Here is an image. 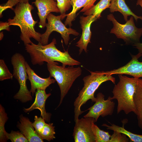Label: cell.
Returning <instances> with one entry per match:
<instances>
[{"label":"cell","mask_w":142,"mask_h":142,"mask_svg":"<svg viewBox=\"0 0 142 142\" xmlns=\"http://www.w3.org/2000/svg\"><path fill=\"white\" fill-rule=\"evenodd\" d=\"M107 18L112 22L113 25L110 33L114 34L118 38L122 39L126 45H132L140 43V38L142 36V28H139L135 26L133 16H131L124 24L119 23L112 14L108 15Z\"/></svg>","instance_id":"52a82bcc"},{"label":"cell","mask_w":142,"mask_h":142,"mask_svg":"<svg viewBox=\"0 0 142 142\" xmlns=\"http://www.w3.org/2000/svg\"><path fill=\"white\" fill-rule=\"evenodd\" d=\"M119 80L115 84L112 93L113 96L110 99H115L117 102V114L121 111L128 114L133 112L136 115L137 112L133 100L138 78H130L122 74H119Z\"/></svg>","instance_id":"277c9868"},{"label":"cell","mask_w":142,"mask_h":142,"mask_svg":"<svg viewBox=\"0 0 142 142\" xmlns=\"http://www.w3.org/2000/svg\"><path fill=\"white\" fill-rule=\"evenodd\" d=\"M55 126L53 123H46L39 136L43 140L50 141L55 138Z\"/></svg>","instance_id":"cb8c5ba5"},{"label":"cell","mask_w":142,"mask_h":142,"mask_svg":"<svg viewBox=\"0 0 142 142\" xmlns=\"http://www.w3.org/2000/svg\"><path fill=\"white\" fill-rule=\"evenodd\" d=\"M4 35L3 32H1L0 33V40H1L3 37Z\"/></svg>","instance_id":"e575fe53"},{"label":"cell","mask_w":142,"mask_h":142,"mask_svg":"<svg viewBox=\"0 0 142 142\" xmlns=\"http://www.w3.org/2000/svg\"><path fill=\"white\" fill-rule=\"evenodd\" d=\"M130 139L124 134L116 131L111 135L109 142H128Z\"/></svg>","instance_id":"83f0119b"},{"label":"cell","mask_w":142,"mask_h":142,"mask_svg":"<svg viewBox=\"0 0 142 142\" xmlns=\"http://www.w3.org/2000/svg\"><path fill=\"white\" fill-rule=\"evenodd\" d=\"M67 16L65 13L57 16L51 13L48 15L47 18L48 23L45 26L46 30L44 33L41 35L40 42L42 45L48 44L49 36L53 31H56L61 34L66 45L69 43L70 34L75 36L79 35V34L78 32L71 28H67L61 21V20Z\"/></svg>","instance_id":"ba28073f"},{"label":"cell","mask_w":142,"mask_h":142,"mask_svg":"<svg viewBox=\"0 0 142 142\" xmlns=\"http://www.w3.org/2000/svg\"><path fill=\"white\" fill-rule=\"evenodd\" d=\"M19 3H26L30 0H17Z\"/></svg>","instance_id":"836d02e7"},{"label":"cell","mask_w":142,"mask_h":142,"mask_svg":"<svg viewBox=\"0 0 142 142\" xmlns=\"http://www.w3.org/2000/svg\"><path fill=\"white\" fill-rule=\"evenodd\" d=\"M9 25L8 22H1L0 23V30H6L8 31L10 30Z\"/></svg>","instance_id":"4dcf8cb0"},{"label":"cell","mask_w":142,"mask_h":142,"mask_svg":"<svg viewBox=\"0 0 142 142\" xmlns=\"http://www.w3.org/2000/svg\"><path fill=\"white\" fill-rule=\"evenodd\" d=\"M47 65L49 72V77L54 78L60 89V100L58 107L62 103L74 81L81 74L82 69L80 67L69 66L66 67L63 64L59 66L48 63Z\"/></svg>","instance_id":"5b68a950"},{"label":"cell","mask_w":142,"mask_h":142,"mask_svg":"<svg viewBox=\"0 0 142 142\" xmlns=\"http://www.w3.org/2000/svg\"><path fill=\"white\" fill-rule=\"evenodd\" d=\"M135 48L138 49V54L140 57L142 56V43H135L132 45Z\"/></svg>","instance_id":"1f68e13d"},{"label":"cell","mask_w":142,"mask_h":142,"mask_svg":"<svg viewBox=\"0 0 142 142\" xmlns=\"http://www.w3.org/2000/svg\"><path fill=\"white\" fill-rule=\"evenodd\" d=\"M8 117L5 110L1 104H0V142H7L6 133V132L4 128L5 123L7 121Z\"/></svg>","instance_id":"603a6c76"},{"label":"cell","mask_w":142,"mask_h":142,"mask_svg":"<svg viewBox=\"0 0 142 142\" xmlns=\"http://www.w3.org/2000/svg\"><path fill=\"white\" fill-rule=\"evenodd\" d=\"M97 0H71L73 9L71 12L67 14V18L64 22L65 26L68 25L71 27L72 25V22L75 19L77 12L83 7L80 12H84L93 7Z\"/></svg>","instance_id":"e0dca14e"},{"label":"cell","mask_w":142,"mask_h":142,"mask_svg":"<svg viewBox=\"0 0 142 142\" xmlns=\"http://www.w3.org/2000/svg\"><path fill=\"white\" fill-rule=\"evenodd\" d=\"M131 55V60L126 65L116 69L105 71V73L109 75L125 74L135 78L142 77V62L138 60L140 56L138 54Z\"/></svg>","instance_id":"8fae6325"},{"label":"cell","mask_w":142,"mask_h":142,"mask_svg":"<svg viewBox=\"0 0 142 142\" xmlns=\"http://www.w3.org/2000/svg\"><path fill=\"white\" fill-rule=\"evenodd\" d=\"M35 95L36 98L34 103L29 108H24L23 110L24 112L28 113L35 109H38L40 112L41 116L46 122L49 123L52 114L46 112L45 105L47 99L51 95V94H47L45 90L38 89L37 90Z\"/></svg>","instance_id":"9a60e30c"},{"label":"cell","mask_w":142,"mask_h":142,"mask_svg":"<svg viewBox=\"0 0 142 142\" xmlns=\"http://www.w3.org/2000/svg\"><path fill=\"white\" fill-rule=\"evenodd\" d=\"M34 8L29 2L19 3L13 10L15 16L13 19L8 20L10 26L19 27L21 32L20 38L25 45L32 42L30 39L31 38L38 42L41 40V34L36 32L34 28L38 21H34L32 16L31 12Z\"/></svg>","instance_id":"7a4b0ae2"},{"label":"cell","mask_w":142,"mask_h":142,"mask_svg":"<svg viewBox=\"0 0 142 142\" xmlns=\"http://www.w3.org/2000/svg\"><path fill=\"white\" fill-rule=\"evenodd\" d=\"M109 8L111 13L115 12H120L126 22L128 20V17L130 16H133L136 22L138 19L142 20V16H138L133 13L126 4L125 0H111Z\"/></svg>","instance_id":"ac0fdd59"},{"label":"cell","mask_w":142,"mask_h":142,"mask_svg":"<svg viewBox=\"0 0 142 142\" xmlns=\"http://www.w3.org/2000/svg\"><path fill=\"white\" fill-rule=\"evenodd\" d=\"M60 14H65L71 7V0H56Z\"/></svg>","instance_id":"f1b7e54d"},{"label":"cell","mask_w":142,"mask_h":142,"mask_svg":"<svg viewBox=\"0 0 142 142\" xmlns=\"http://www.w3.org/2000/svg\"><path fill=\"white\" fill-rule=\"evenodd\" d=\"M92 129L95 142H109L111 135L108 131L100 129L94 123L93 124Z\"/></svg>","instance_id":"7402d4cb"},{"label":"cell","mask_w":142,"mask_h":142,"mask_svg":"<svg viewBox=\"0 0 142 142\" xmlns=\"http://www.w3.org/2000/svg\"><path fill=\"white\" fill-rule=\"evenodd\" d=\"M111 0H100L95 5L84 12L83 14L93 15L98 19L101 16L102 13L106 8H109Z\"/></svg>","instance_id":"44dd1931"},{"label":"cell","mask_w":142,"mask_h":142,"mask_svg":"<svg viewBox=\"0 0 142 142\" xmlns=\"http://www.w3.org/2000/svg\"><path fill=\"white\" fill-rule=\"evenodd\" d=\"M32 3L37 7L39 19V27L44 28L46 26V21L48 15L52 12H60L56 0H35Z\"/></svg>","instance_id":"4fadbf2b"},{"label":"cell","mask_w":142,"mask_h":142,"mask_svg":"<svg viewBox=\"0 0 142 142\" xmlns=\"http://www.w3.org/2000/svg\"><path fill=\"white\" fill-rule=\"evenodd\" d=\"M138 126L142 130V79L138 78L133 96Z\"/></svg>","instance_id":"d6986e66"},{"label":"cell","mask_w":142,"mask_h":142,"mask_svg":"<svg viewBox=\"0 0 142 142\" xmlns=\"http://www.w3.org/2000/svg\"><path fill=\"white\" fill-rule=\"evenodd\" d=\"M73 134L75 142H95L92 126L94 118L84 117L75 122Z\"/></svg>","instance_id":"30bf717a"},{"label":"cell","mask_w":142,"mask_h":142,"mask_svg":"<svg viewBox=\"0 0 142 142\" xmlns=\"http://www.w3.org/2000/svg\"><path fill=\"white\" fill-rule=\"evenodd\" d=\"M6 135L7 139L12 142H27L28 140L20 131L12 130L9 133L7 132Z\"/></svg>","instance_id":"d4e9b609"},{"label":"cell","mask_w":142,"mask_h":142,"mask_svg":"<svg viewBox=\"0 0 142 142\" xmlns=\"http://www.w3.org/2000/svg\"><path fill=\"white\" fill-rule=\"evenodd\" d=\"M124 125L122 127L111 123L110 125L103 124L102 126L106 127L108 130L116 131L124 134L131 142H142V135L135 134L127 130L124 128Z\"/></svg>","instance_id":"ffe728a7"},{"label":"cell","mask_w":142,"mask_h":142,"mask_svg":"<svg viewBox=\"0 0 142 142\" xmlns=\"http://www.w3.org/2000/svg\"><path fill=\"white\" fill-rule=\"evenodd\" d=\"M136 4L137 5L140 6L142 8V0H138Z\"/></svg>","instance_id":"d6a6232c"},{"label":"cell","mask_w":142,"mask_h":142,"mask_svg":"<svg viewBox=\"0 0 142 142\" xmlns=\"http://www.w3.org/2000/svg\"><path fill=\"white\" fill-rule=\"evenodd\" d=\"M56 39L54 38L49 44L42 45L40 42L37 44L32 42L26 45L25 49L30 57L33 65H43L44 62L58 65L55 61L60 62L63 65L73 66L79 65L80 62L73 58L68 50L62 52L56 48Z\"/></svg>","instance_id":"6da1fadb"},{"label":"cell","mask_w":142,"mask_h":142,"mask_svg":"<svg viewBox=\"0 0 142 142\" xmlns=\"http://www.w3.org/2000/svg\"><path fill=\"white\" fill-rule=\"evenodd\" d=\"M89 72L90 74L84 77L83 79L84 86L74 102L75 122L79 119V115L84 111L81 110L82 106L89 99L92 102L96 101V98L94 97V93L102 83L110 81L115 84V78L112 75L106 74L104 71Z\"/></svg>","instance_id":"3957f363"},{"label":"cell","mask_w":142,"mask_h":142,"mask_svg":"<svg viewBox=\"0 0 142 142\" xmlns=\"http://www.w3.org/2000/svg\"><path fill=\"white\" fill-rule=\"evenodd\" d=\"M13 74L10 72L3 59H0V80L3 81L8 79H12Z\"/></svg>","instance_id":"484cf974"},{"label":"cell","mask_w":142,"mask_h":142,"mask_svg":"<svg viewBox=\"0 0 142 142\" xmlns=\"http://www.w3.org/2000/svg\"><path fill=\"white\" fill-rule=\"evenodd\" d=\"M11 61L13 69V77L17 80L20 86L19 89L14 96V98L23 103L32 100L33 98L31 93L28 89L26 84L28 76L24 57L21 54L16 53L12 57Z\"/></svg>","instance_id":"8992f818"},{"label":"cell","mask_w":142,"mask_h":142,"mask_svg":"<svg viewBox=\"0 0 142 142\" xmlns=\"http://www.w3.org/2000/svg\"><path fill=\"white\" fill-rule=\"evenodd\" d=\"M98 19L95 16L89 15L80 17V23L82 29V33L80 39L76 43V46L79 48V54L83 50L87 52V48L89 43H90L92 32L90 30L91 24Z\"/></svg>","instance_id":"7c38bea8"},{"label":"cell","mask_w":142,"mask_h":142,"mask_svg":"<svg viewBox=\"0 0 142 142\" xmlns=\"http://www.w3.org/2000/svg\"><path fill=\"white\" fill-rule=\"evenodd\" d=\"M17 126L29 142H44L36 131L32 123L28 118L23 116L22 114L19 116V122H18Z\"/></svg>","instance_id":"2e32d148"},{"label":"cell","mask_w":142,"mask_h":142,"mask_svg":"<svg viewBox=\"0 0 142 142\" xmlns=\"http://www.w3.org/2000/svg\"><path fill=\"white\" fill-rule=\"evenodd\" d=\"M25 65L27 72L28 76V79L29 80L31 85L30 91L33 95L36 94L37 89L45 90L46 88L52 84L56 81L55 79L48 77L44 78L38 76L31 68L26 61Z\"/></svg>","instance_id":"5bb4252c"},{"label":"cell","mask_w":142,"mask_h":142,"mask_svg":"<svg viewBox=\"0 0 142 142\" xmlns=\"http://www.w3.org/2000/svg\"><path fill=\"white\" fill-rule=\"evenodd\" d=\"M42 117L34 116V121L32 123L33 126L36 133L39 135L43 128L46 123Z\"/></svg>","instance_id":"4316f807"},{"label":"cell","mask_w":142,"mask_h":142,"mask_svg":"<svg viewBox=\"0 0 142 142\" xmlns=\"http://www.w3.org/2000/svg\"><path fill=\"white\" fill-rule=\"evenodd\" d=\"M19 3L17 0H8L6 3L1 5L0 6V17H2V13L4 11L8 8H10L13 10L14 8H13V7Z\"/></svg>","instance_id":"f546056e"},{"label":"cell","mask_w":142,"mask_h":142,"mask_svg":"<svg viewBox=\"0 0 142 142\" xmlns=\"http://www.w3.org/2000/svg\"></svg>","instance_id":"d590c367"},{"label":"cell","mask_w":142,"mask_h":142,"mask_svg":"<svg viewBox=\"0 0 142 142\" xmlns=\"http://www.w3.org/2000/svg\"><path fill=\"white\" fill-rule=\"evenodd\" d=\"M96 100L94 104L87 110L88 113L84 117H91L94 118L95 122H96L101 116L104 117L111 115L114 112L115 103L110 99L109 96L107 99H104V95L101 93L97 95Z\"/></svg>","instance_id":"9c48e42d"}]
</instances>
